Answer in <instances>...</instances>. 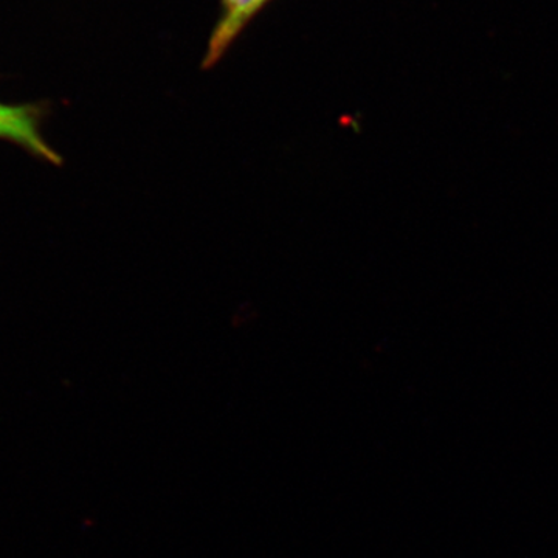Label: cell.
Here are the masks:
<instances>
[{"label": "cell", "instance_id": "cell-2", "mask_svg": "<svg viewBox=\"0 0 558 558\" xmlns=\"http://www.w3.org/2000/svg\"><path fill=\"white\" fill-rule=\"evenodd\" d=\"M269 0H222V14L209 36L204 68H213L223 57L245 25Z\"/></svg>", "mask_w": 558, "mask_h": 558}, {"label": "cell", "instance_id": "cell-1", "mask_svg": "<svg viewBox=\"0 0 558 558\" xmlns=\"http://www.w3.org/2000/svg\"><path fill=\"white\" fill-rule=\"evenodd\" d=\"M0 138L31 150L50 163H60L61 157L47 145L39 131L38 113L28 106H11L0 102Z\"/></svg>", "mask_w": 558, "mask_h": 558}]
</instances>
